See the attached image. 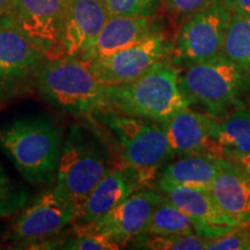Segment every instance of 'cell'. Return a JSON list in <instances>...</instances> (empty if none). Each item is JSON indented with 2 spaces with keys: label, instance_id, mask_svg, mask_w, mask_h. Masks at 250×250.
I'll use <instances>...</instances> for the list:
<instances>
[{
  "label": "cell",
  "instance_id": "obj_1",
  "mask_svg": "<svg viewBox=\"0 0 250 250\" xmlns=\"http://www.w3.org/2000/svg\"><path fill=\"white\" fill-rule=\"evenodd\" d=\"M62 147L57 124L46 115L14 118L0 126V149L31 186L55 182Z\"/></svg>",
  "mask_w": 250,
  "mask_h": 250
},
{
  "label": "cell",
  "instance_id": "obj_2",
  "mask_svg": "<svg viewBox=\"0 0 250 250\" xmlns=\"http://www.w3.org/2000/svg\"><path fill=\"white\" fill-rule=\"evenodd\" d=\"M180 74L174 62L168 59L138 79L120 85H105L104 111L165 123L192 105L181 87Z\"/></svg>",
  "mask_w": 250,
  "mask_h": 250
},
{
  "label": "cell",
  "instance_id": "obj_3",
  "mask_svg": "<svg viewBox=\"0 0 250 250\" xmlns=\"http://www.w3.org/2000/svg\"><path fill=\"white\" fill-rule=\"evenodd\" d=\"M102 125L114 139L120 164L137 171L152 186L159 171L175 154L164 124L147 118L101 111L88 118Z\"/></svg>",
  "mask_w": 250,
  "mask_h": 250
},
{
  "label": "cell",
  "instance_id": "obj_4",
  "mask_svg": "<svg viewBox=\"0 0 250 250\" xmlns=\"http://www.w3.org/2000/svg\"><path fill=\"white\" fill-rule=\"evenodd\" d=\"M115 165L104 142L95 133L73 126L62 144L54 190L78 212L89 192Z\"/></svg>",
  "mask_w": 250,
  "mask_h": 250
},
{
  "label": "cell",
  "instance_id": "obj_5",
  "mask_svg": "<svg viewBox=\"0 0 250 250\" xmlns=\"http://www.w3.org/2000/svg\"><path fill=\"white\" fill-rule=\"evenodd\" d=\"M105 90L107 86L94 78L85 61L67 56L48 59L37 80L41 98L78 117L104 111Z\"/></svg>",
  "mask_w": 250,
  "mask_h": 250
},
{
  "label": "cell",
  "instance_id": "obj_6",
  "mask_svg": "<svg viewBox=\"0 0 250 250\" xmlns=\"http://www.w3.org/2000/svg\"><path fill=\"white\" fill-rule=\"evenodd\" d=\"M180 83L192 104L201 105L213 117L241 107L250 96V73L223 54L188 65L180 74Z\"/></svg>",
  "mask_w": 250,
  "mask_h": 250
},
{
  "label": "cell",
  "instance_id": "obj_7",
  "mask_svg": "<svg viewBox=\"0 0 250 250\" xmlns=\"http://www.w3.org/2000/svg\"><path fill=\"white\" fill-rule=\"evenodd\" d=\"M71 0H11L0 28L20 31L49 59L62 57V37Z\"/></svg>",
  "mask_w": 250,
  "mask_h": 250
},
{
  "label": "cell",
  "instance_id": "obj_8",
  "mask_svg": "<svg viewBox=\"0 0 250 250\" xmlns=\"http://www.w3.org/2000/svg\"><path fill=\"white\" fill-rule=\"evenodd\" d=\"M232 17L224 0H211L184 21L175 43L174 64L188 66L220 55Z\"/></svg>",
  "mask_w": 250,
  "mask_h": 250
},
{
  "label": "cell",
  "instance_id": "obj_9",
  "mask_svg": "<svg viewBox=\"0 0 250 250\" xmlns=\"http://www.w3.org/2000/svg\"><path fill=\"white\" fill-rule=\"evenodd\" d=\"M175 44L164 30L127 48L86 62L92 74L102 85H120L138 79L174 56Z\"/></svg>",
  "mask_w": 250,
  "mask_h": 250
},
{
  "label": "cell",
  "instance_id": "obj_10",
  "mask_svg": "<svg viewBox=\"0 0 250 250\" xmlns=\"http://www.w3.org/2000/svg\"><path fill=\"white\" fill-rule=\"evenodd\" d=\"M48 59L20 31L0 28V101L23 98L37 89Z\"/></svg>",
  "mask_w": 250,
  "mask_h": 250
},
{
  "label": "cell",
  "instance_id": "obj_11",
  "mask_svg": "<svg viewBox=\"0 0 250 250\" xmlns=\"http://www.w3.org/2000/svg\"><path fill=\"white\" fill-rule=\"evenodd\" d=\"M76 218V208L62 199L52 188L24 206L2 240L27 242L55 237L67 226H73Z\"/></svg>",
  "mask_w": 250,
  "mask_h": 250
},
{
  "label": "cell",
  "instance_id": "obj_12",
  "mask_svg": "<svg viewBox=\"0 0 250 250\" xmlns=\"http://www.w3.org/2000/svg\"><path fill=\"white\" fill-rule=\"evenodd\" d=\"M164 197L158 188L153 186L142 188L98 221L76 229L74 234H104L123 248L146 232L153 211Z\"/></svg>",
  "mask_w": 250,
  "mask_h": 250
},
{
  "label": "cell",
  "instance_id": "obj_13",
  "mask_svg": "<svg viewBox=\"0 0 250 250\" xmlns=\"http://www.w3.org/2000/svg\"><path fill=\"white\" fill-rule=\"evenodd\" d=\"M156 188L168 201L191 219L198 235L215 239L237 227H243L218 205L210 190L169 183H156Z\"/></svg>",
  "mask_w": 250,
  "mask_h": 250
},
{
  "label": "cell",
  "instance_id": "obj_14",
  "mask_svg": "<svg viewBox=\"0 0 250 250\" xmlns=\"http://www.w3.org/2000/svg\"><path fill=\"white\" fill-rule=\"evenodd\" d=\"M146 186L137 171L118 162L96 184L78 208L73 230L89 226Z\"/></svg>",
  "mask_w": 250,
  "mask_h": 250
},
{
  "label": "cell",
  "instance_id": "obj_15",
  "mask_svg": "<svg viewBox=\"0 0 250 250\" xmlns=\"http://www.w3.org/2000/svg\"><path fill=\"white\" fill-rule=\"evenodd\" d=\"M108 19L102 0H71L62 29V57L83 58L96 43Z\"/></svg>",
  "mask_w": 250,
  "mask_h": 250
},
{
  "label": "cell",
  "instance_id": "obj_16",
  "mask_svg": "<svg viewBox=\"0 0 250 250\" xmlns=\"http://www.w3.org/2000/svg\"><path fill=\"white\" fill-rule=\"evenodd\" d=\"M213 123L211 115L187 108L162 124L175 156L208 154L221 158L212 140Z\"/></svg>",
  "mask_w": 250,
  "mask_h": 250
},
{
  "label": "cell",
  "instance_id": "obj_17",
  "mask_svg": "<svg viewBox=\"0 0 250 250\" xmlns=\"http://www.w3.org/2000/svg\"><path fill=\"white\" fill-rule=\"evenodd\" d=\"M159 31H162V26L156 17H109L96 43L81 59L89 62L93 58L110 55Z\"/></svg>",
  "mask_w": 250,
  "mask_h": 250
},
{
  "label": "cell",
  "instance_id": "obj_18",
  "mask_svg": "<svg viewBox=\"0 0 250 250\" xmlns=\"http://www.w3.org/2000/svg\"><path fill=\"white\" fill-rule=\"evenodd\" d=\"M210 192L226 213L241 226H250V177L239 166L221 158Z\"/></svg>",
  "mask_w": 250,
  "mask_h": 250
},
{
  "label": "cell",
  "instance_id": "obj_19",
  "mask_svg": "<svg viewBox=\"0 0 250 250\" xmlns=\"http://www.w3.org/2000/svg\"><path fill=\"white\" fill-rule=\"evenodd\" d=\"M220 159L208 154L180 156L179 160L165 165L159 171L155 183L210 190L220 168Z\"/></svg>",
  "mask_w": 250,
  "mask_h": 250
},
{
  "label": "cell",
  "instance_id": "obj_20",
  "mask_svg": "<svg viewBox=\"0 0 250 250\" xmlns=\"http://www.w3.org/2000/svg\"><path fill=\"white\" fill-rule=\"evenodd\" d=\"M212 140L219 155L250 153V109L237 108L221 117H214Z\"/></svg>",
  "mask_w": 250,
  "mask_h": 250
},
{
  "label": "cell",
  "instance_id": "obj_21",
  "mask_svg": "<svg viewBox=\"0 0 250 250\" xmlns=\"http://www.w3.org/2000/svg\"><path fill=\"white\" fill-rule=\"evenodd\" d=\"M145 233L153 235H173L193 234L196 233V229L191 219L164 197L153 211Z\"/></svg>",
  "mask_w": 250,
  "mask_h": 250
},
{
  "label": "cell",
  "instance_id": "obj_22",
  "mask_svg": "<svg viewBox=\"0 0 250 250\" xmlns=\"http://www.w3.org/2000/svg\"><path fill=\"white\" fill-rule=\"evenodd\" d=\"M221 54L250 73V15L233 14Z\"/></svg>",
  "mask_w": 250,
  "mask_h": 250
},
{
  "label": "cell",
  "instance_id": "obj_23",
  "mask_svg": "<svg viewBox=\"0 0 250 250\" xmlns=\"http://www.w3.org/2000/svg\"><path fill=\"white\" fill-rule=\"evenodd\" d=\"M208 239L198 234H173L153 235L144 233L129 243L131 249L149 250H203L206 249Z\"/></svg>",
  "mask_w": 250,
  "mask_h": 250
},
{
  "label": "cell",
  "instance_id": "obj_24",
  "mask_svg": "<svg viewBox=\"0 0 250 250\" xmlns=\"http://www.w3.org/2000/svg\"><path fill=\"white\" fill-rule=\"evenodd\" d=\"M29 203V192L0 164V218L18 214Z\"/></svg>",
  "mask_w": 250,
  "mask_h": 250
},
{
  "label": "cell",
  "instance_id": "obj_25",
  "mask_svg": "<svg viewBox=\"0 0 250 250\" xmlns=\"http://www.w3.org/2000/svg\"><path fill=\"white\" fill-rule=\"evenodd\" d=\"M109 17L152 18L164 7V0H102Z\"/></svg>",
  "mask_w": 250,
  "mask_h": 250
},
{
  "label": "cell",
  "instance_id": "obj_26",
  "mask_svg": "<svg viewBox=\"0 0 250 250\" xmlns=\"http://www.w3.org/2000/svg\"><path fill=\"white\" fill-rule=\"evenodd\" d=\"M122 247L116 241L101 233L76 234L70 240H65L64 250H116Z\"/></svg>",
  "mask_w": 250,
  "mask_h": 250
},
{
  "label": "cell",
  "instance_id": "obj_27",
  "mask_svg": "<svg viewBox=\"0 0 250 250\" xmlns=\"http://www.w3.org/2000/svg\"><path fill=\"white\" fill-rule=\"evenodd\" d=\"M208 250H250V226L237 227L223 236L208 239Z\"/></svg>",
  "mask_w": 250,
  "mask_h": 250
},
{
  "label": "cell",
  "instance_id": "obj_28",
  "mask_svg": "<svg viewBox=\"0 0 250 250\" xmlns=\"http://www.w3.org/2000/svg\"><path fill=\"white\" fill-rule=\"evenodd\" d=\"M210 1L211 0H164V6L171 17L184 22Z\"/></svg>",
  "mask_w": 250,
  "mask_h": 250
},
{
  "label": "cell",
  "instance_id": "obj_29",
  "mask_svg": "<svg viewBox=\"0 0 250 250\" xmlns=\"http://www.w3.org/2000/svg\"><path fill=\"white\" fill-rule=\"evenodd\" d=\"M223 158L228 159L239 166L241 169L250 177V153H225Z\"/></svg>",
  "mask_w": 250,
  "mask_h": 250
},
{
  "label": "cell",
  "instance_id": "obj_30",
  "mask_svg": "<svg viewBox=\"0 0 250 250\" xmlns=\"http://www.w3.org/2000/svg\"><path fill=\"white\" fill-rule=\"evenodd\" d=\"M233 14L250 15V0H224Z\"/></svg>",
  "mask_w": 250,
  "mask_h": 250
},
{
  "label": "cell",
  "instance_id": "obj_31",
  "mask_svg": "<svg viewBox=\"0 0 250 250\" xmlns=\"http://www.w3.org/2000/svg\"><path fill=\"white\" fill-rule=\"evenodd\" d=\"M11 2V0H0V15H1L7 8V6Z\"/></svg>",
  "mask_w": 250,
  "mask_h": 250
},
{
  "label": "cell",
  "instance_id": "obj_32",
  "mask_svg": "<svg viewBox=\"0 0 250 250\" xmlns=\"http://www.w3.org/2000/svg\"><path fill=\"white\" fill-rule=\"evenodd\" d=\"M2 104H4V102H2V101H0V108L2 107Z\"/></svg>",
  "mask_w": 250,
  "mask_h": 250
}]
</instances>
